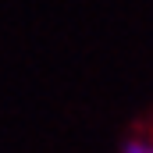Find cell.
Segmentation results:
<instances>
[{"label": "cell", "instance_id": "6da1fadb", "mask_svg": "<svg viewBox=\"0 0 153 153\" xmlns=\"http://www.w3.org/2000/svg\"><path fill=\"white\" fill-rule=\"evenodd\" d=\"M121 153H153V139L135 135V139H128V143H125V150H121Z\"/></svg>", "mask_w": 153, "mask_h": 153}]
</instances>
